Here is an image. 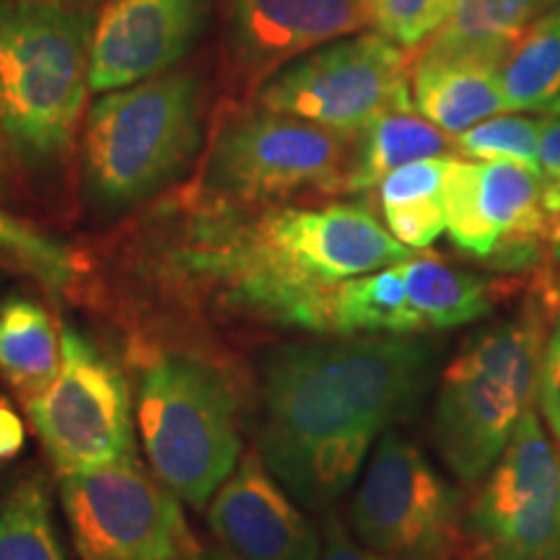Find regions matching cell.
<instances>
[{"mask_svg": "<svg viewBox=\"0 0 560 560\" xmlns=\"http://www.w3.org/2000/svg\"><path fill=\"white\" fill-rule=\"evenodd\" d=\"M143 270L164 296L219 317L330 335L332 291L299 270L268 210L206 200L143 252Z\"/></svg>", "mask_w": 560, "mask_h": 560, "instance_id": "obj_1", "label": "cell"}, {"mask_svg": "<svg viewBox=\"0 0 560 560\" xmlns=\"http://www.w3.org/2000/svg\"><path fill=\"white\" fill-rule=\"evenodd\" d=\"M433 346L418 335H342L285 342L262 363L257 450L376 439L429 382Z\"/></svg>", "mask_w": 560, "mask_h": 560, "instance_id": "obj_2", "label": "cell"}, {"mask_svg": "<svg viewBox=\"0 0 560 560\" xmlns=\"http://www.w3.org/2000/svg\"><path fill=\"white\" fill-rule=\"evenodd\" d=\"M94 30V11L75 0H0V132L26 170H50L73 145Z\"/></svg>", "mask_w": 560, "mask_h": 560, "instance_id": "obj_3", "label": "cell"}, {"mask_svg": "<svg viewBox=\"0 0 560 560\" xmlns=\"http://www.w3.org/2000/svg\"><path fill=\"white\" fill-rule=\"evenodd\" d=\"M550 296L540 293L520 314L472 335L441 374L431 431L462 482L486 478L537 402L545 342L560 310Z\"/></svg>", "mask_w": 560, "mask_h": 560, "instance_id": "obj_4", "label": "cell"}, {"mask_svg": "<svg viewBox=\"0 0 560 560\" xmlns=\"http://www.w3.org/2000/svg\"><path fill=\"white\" fill-rule=\"evenodd\" d=\"M202 143V81L170 70L107 91L83 128V187L91 206L125 213L156 198L192 164Z\"/></svg>", "mask_w": 560, "mask_h": 560, "instance_id": "obj_5", "label": "cell"}, {"mask_svg": "<svg viewBox=\"0 0 560 560\" xmlns=\"http://www.w3.org/2000/svg\"><path fill=\"white\" fill-rule=\"evenodd\" d=\"M136 418L156 480L206 509L240 465V405L215 363L182 350H151L138 371Z\"/></svg>", "mask_w": 560, "mask_h": 560, "instance_id": "obj_6", "label": "cell"}, {"mask_svg": "<svg viewBox=\"0 0 560 560\" xmlns=\"http://www.w3.org/2000/svg\"><path fill=\"white\" fill-rule=\"evenodd\" d=\"M355 143L359 136L257 104L215 130L202 170V198L255 210L304 192H348Z\"/></svg>", "mask_w": 560, "mask_h": 560, "instance_id": "obj_7", "label": "cell"}, {"mask_svg": "<svg viewBox=\"0 0 560 560\" xmlns=\"http://www.w3.org/2000/svg\"><path fill=\"white\" fill-rule=\"evenodd\" d=\"M257 104L359 136L387 112L416 109L408 55L380 32L348 34L280 66Z\"/></svg>", "mask_w": 560, "mask_h": 560, "instance_id": "obj_8", "label": "cell"}, {"mask_svg": "<svg viewBox=\"0 0 560 560\" xmlns=\"http://www.w3.org/2000/svg\"><path fill=\"white\" fill-rule=\"evenodd\" d=\"M55 382L24 405L60 475L136 459L132 395L120 363L75 327H62Z\"/></svg>", "mask_w": 560, "mask_h": 560, "instance_id": "obj_9", "label": "cell"}, {"mask_svg": "<svg viewBox=\"0 0 560 560\" xmlns=\"http://www.w3.org/2000/svg\"><path fill=\"white\" fill-rule=\"evenodd\" d=\"M58 490L81 560H190L198 552L179 495L138 457L60 475Z\"/></svg>", "mask_w": 560, "mask_h": 560, "instance_id": "obj_10", "label": "cell"}, {"mask_svg": "<svg viewBox=\"0 0 560 560\" xmlns=\"http://www.w3.org/2000/svg\"><path fill=\"white\" fill-rule=\"evenodd\" d=\"M462 532L480 560H560V452L535 405L490 467Z\"/></svg>", "mask_w": 560, "mask_h": 560, "instance_id": "obj_11", "label": "cell"}, {"mask_svg": "<svg viewBox=\"0 0 560 560\" xmlns=\"http://www.w3.org/2000/svg\"><path fill=\"white\" fill-rule=\"evenodd\" d=\"M350 524L389 560H452L462 537L459 495L416 444L387 433L363 475Z\"/></svg>", "mask_w": 560, "mask_h": 560, "instance_id": "obj_12", "label": "cell"}, {"mask_svg": "<svg viewBox=\"0 0 560 560\" xmlns=\"http://www.w3.org/2000/svg\"><path fill=\"white\" fill-rule=\"evenodd\" d=\"M444 206L452 242L475 260L522 270L552 252L540 174L527 166L454 159Z\"/></svg>", "mask_w": 560, "mask_h": 560, "instance_id": "obj_13", "label": "cell"}, {"mask_svg": "<svg viewBox=\"0 0 560 560\" xmlns=\"http://www.w3.org/2000/svg\"><path fill=\"white\" fill-rule=\"evenodd\" d=\"M213 0H112L96 19L91 91L107 94L177 68L208 30Z\"/></svg>", "mask_w": 560, "mask_h": 560, "instance_id": "obj_14", "label": "cell"}, {"mask_svg": "<svg viewBox=\"0 0 560 560\" xmlns=\"http://www.w3.org/2000/svg\"><path fill=\"white\" fill-rule=\"evenodd\" d=\"M208 524L234 560H319L322 537L272 478L260 452L244 454L208 503Z\"/></svg>", "mask_w": 560, "mask_h": 560, "instance_id": "obj_15", "label": "cell"}, {"mask_svg": "<svg viewBox=\"0 0 560 560\" xmlns=\"http://www.w3.org/2000/svg\"><path fill=\"white\" fill-rule=\"evenodd\" d=\"M229 47L249 79L369 24V0H226Z\"/></svg>", "mask_w": 560, "mask_h": 560, "instance_id": "obj_16", "label": "cell"}, {"mask_svg": "<svg viewBox=\"0 0 560 560\" xmlns=\"http://www.w3.org/2000/svg\"><path fill=\"white\" fill-rule=\"evenodd\" d=\"M511 47L431 42L410 70L412 104L450 136L475 128L503 107L501 73Z\"/></svg>", "mask_w": 560, "mask_h": 560, "instance_id": "obj_17", "label": "cell"}, {"mask_svg": "<svg viewBox=\"0 0 560 560\" xmlns=\"http://www.w3.org/2000/svg\"><path fill=\"white\" fill-rule=\"evenodd\" d=\"M371 444V436H350L257 452L293 501L306 509H327L359 478Z\"/></svg>", "mask_w": 560, "mask_h": 560, "instance_id": "obj_18", "label": "cell"}, {"mask_svg": "<svg viewBox=\"0 0 560 560\" xmlns=\"http://www.w3.org/2000/svg\"><path fill=\"white\" fill-rule=\"evenodd\" d=\"M62 361V332L39 301H0V376L21 405L32 402L55 382Z\"/></svg>", "mask_w": 560, "mask_h": 560, "instance_id": "obj_19", "label": "cell"}, {"mask_svg": "<svg viewBox=\"0 0 560 560\" xmlns=\"http://www.w3.org/2000/svg\"><path fill=\"white\" fill-rule=\"evenodd\" d=\"M452 161V153L412 161L376 185L384 226L405 247L423 249L446 231L444 185Z\"/></svg>", "mask_w": 560, "mask_h": 560, "instance_id": "obj_20", "label": "cell"}, {"mask_svg": "<svg viewBox=\"0 0 560 560\" xmlns=\"http://www.w3.org/2000/svg\"><path fill=\"white\" fill-rule=\"evenodd\" d=\"M405 289L420 330H454L493 310V285L486 278L452 268L441 257L410 255L400 262Z\"/></svg>", "mask_w": 560, "mask_h": 560, "instance_id": "obj_21", "label": "cell"}, {"mask_svg": "<svg viewBox=\"0 0 560 560\" xmlns=\"http://www.w3.org/2000/svg\"><path fill=\"white\" fill-rule=\"evenodd\" d=\"M452 151L454 138L450 132L425 120L418 109L387 112L359 132L348 192L376 190V185L400 166L420 159L450 156Z\"/></svg>", "mask_w": 560, "mask_h": 560, "instance_id": "obj_22", "label": "cell"}, {"mask_svg": "<svg viewBox=\"0 0 560 560\" xmlns=\"http://www.w3.org/2000/svg\"><path fill=\"white\" fill-rule=\"evenodd\" d=\"M330 335H423L400 262L350 278L332 291Z\"/></svg>", "mask_w": 560, "mask_h": 560, "instance_id": "obj_23", "label": "cell"}, {"mask_svg": "<svg viewBox=\"0 0 560 560\" xmlns=\"http://www.w3.org/2000/svg\"><path fill=\"white\" fill-rule=\"evenodd\" d=\"M506 112L548 109L560 96V3L520 34L501 73Z\"/></svg>", "mask_w": 560, "mask_h": 560, "instance_id": "obj_24", "label": "cell"}, {"mask_svg": "<svg viewBox=\"0 0 560 560\" xmlns=\"http://www.w3.org/2000/svg\"><path fill=\"white\" fill-rule=\"evenodd\" d=\"M0 270L32 278L60 296L79 291L86 276L79 252L5 210H0Z\"/></svg>", "mask_w": 560, "mask_h": 560, "instance_id": "obj_25", "label": "cell"}, {"mask_svg": "<svg viewBox=\"0 0 560 560\" xmlns=\"http://www.w3.org/2000/svg\"><path fill=\"white\" fill-rule=\"evenodd\" d=\"M0 560H66L42 475L21 478L0 499Z\"/></svg>", "mask_w": 560, "mask_h": 560, "instance_id": "obj_26", "label": "cell"}, {"mask_svg": "<svg viewBox=\"0 0 560 560\" xmlns=\"http://www.w3.org/2000/svg\"><path fill=\"white\" fill-rule=\"evenodd\" d=\"M558 3L560 0H457L452 19L433 42L511 47L527 26Z\"/></svg>", "mask_w": 560, "mask_h": 560, "instance_id": "obj_27", "label": "cell"}, {"mask_svg": "<svg viewBox=\"0 0 560 560\" xmlns=\"http://www.w3.org/2000/svg\"><path fill=\"white\" fill-rule=\"evenodd\" d=\"M542 122L520 115L488 117L454 136V151L472 161H511L540 174Z\"/></svg>", "mask_w": 560, "mask_h": 560, "instance_id": "obj_28", "label": "cell"}, {"mask_svg": "<svg viewBox=\"0 0 560 560\" xmlns=\"http://www.w3.org/2000/svg\"><path fill=\"white\" fill-rule=\"evenodd\" d=\"M457 0H369V24L402 50L444 30Z\"/></svg>", "mask_w": 560, "mask_h": 560, "instance_id": "obj_29", "label": "cell"}, {"mask_svg": "<svg viewBox=\"0 0 560 560\" xmlns=\"http://www.w3.org/2000/svg\"><path fill=\"white\" fill-rule=\"evenodd\" d=\"M542 208L548 215L552 255H560V117L542 122L540 136Z\"/></svg>", "mask_w": 560, "mask_h": 560, "instance_id": "obj_30", "label": "cell"}, {"mask_svg": "<svg viewBox=\"0 0 560 560\" xmlns=\"http://www.w3.org/2000/svg\"><path fill=\"white\" fill-rule=\"evenodd\" d=\"M537 402H540L545 423L550 425L552 436L558 439L560 446V310L552 319L548 342H545Z\"/></svg>", "mask_w": 560, "mask_h": 560, "instance_id": "obj_31", "label": "cell"}, {"mask_svg": "<svg viewBox=\"0 0 560 560\" xmlns=\"http://www.w3.org/2000/svg\"><path fill=\"white\" fill-rule=\"evenodd\" d=\"M319 560H389L382 552L359 545L350 537V532L342 527L338 516L330 514L325 522V537H322V556Z\"/></svg>", "mask_w": 560, "mask_h": 560, "instance_id": "obj_32", "label": "cell"}, {"mask_svg": "<svg viewBox=\"0 0 560 560\" xmlns=\"http://www.w3.org/2000/svg\"><path fill=\"white\" fill-rule=\"evenodd\" d=\"M24 446V423L9 402L0 400V462L16 457Z\"/></svg>", "mask_w": 560, "mask_h": 560, "instance_id": "obj_33", "label": "cell"}, {"mask_svg": "<svg viewBox=\"0 0 560 560\" xmlns=\"http://www.w3.org/2000/svg\"><path fill=\"white\" fill-rule=\"evenodd\" d=\"M11 166H13L11 151H9V145H5L3 132H0V200L9 198V192H11V172H13Z\"/></svg>", "mask_w": 560, "mask_h": 560, "instance_id": "obj_34", "label": "cell"}, {"mask_svg": "<svg viewBox=\"0 0 560 560\" xmlns=\"http://www.w3.org/2000/svg\"><path fill=\"white\" fill-rule=\"evenodd\" d=\"M190 560H234V558H231L226 550H223V552L221 550H210V552H200L198 550Z\"/></svg>", "mask_w": 560, "mask_h": 560, "instance_id": "obj_35", "label": "cell"}, {"mask_svg": "<svg viewBox=\"0 0 560 560\" xmlns=\"http://www.w3.org/2000/svg\"><path fill=\"white\" fill-rule=\"evenodd\" d=\"M545 112H548V115H552V117H560V96H558V100H556V102H552V104H550V107H548V109H545Z\"/></svg>", "mask_w": 560, "mask_h": 560, "instance_id": "obj_36", "label": "cell"}]
</instances>
